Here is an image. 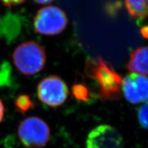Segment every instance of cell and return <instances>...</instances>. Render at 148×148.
Listing matches in <instances>:
<instances>
[{
	"label": "cell",
	"instance_id": "1",
	"mask_svg": "<svg viewBox=\"0 0 148 148\" xmlns=\"http://www.w3.org/2000/svg\"><path fill=\"white\" fill-rule=\"evenodd\" d=\"M85 73L99 85L103 99L114 100L120 97L123 78L104 59L100 56L88 59L86 62Z\"/></svg>",
	"mask_w": 148,
	"mask_h": 148
},
{
	"label": "cell",
	"instance_id": "2",
	"mask_svg": "<svg viewBox=\"0 0 148 148\" xmlns=\"http://www.w3.org/2000/svg\"><path fill=\"white\" fill-rule=\"evenodd\" d=\"M14 64L24 75H32L40 72L46 63V53L42 46L34 41L23 42L13 53Z\"/></svg>",
	"mask_w": 148,
	"mask_h": 148
},
{
	"label": "cell",
	"instance_id": "3",
	"mask_svg": "<svg viewBox=\"0 0 148 148\" xmlns=\"http://www.w3.org/2000/svg\"><path fill=\"white\" fill-rule=\"evenodd\" d=\"M18 136L25 148H41L50 139V128L47 123L37 116L24 119L18 127Z\"/></svg>",
	"mask_w": 148,
	"mask_h": 148
},
{
	"label": "cell",
	"instance_id": "4",
	"mask_svg": "<svg viewBox=\"0 0 148 148\" xmlns=\"http://www.w3.org/2000/svg\"><path fill=\"white\" fill-rule=\"evenodd\" d=\"M67 17L57 6L49 5L40 9L34 18V31L44 35H56L65 29Z\"/></svg>",
	"mask_w": 148,
	"mask_h": 148
},
{
	"label": "cell",
	"instance_id": "5",
	"mask_svg": "<svg viewBox=\"0 0 148 148\" xmlns=\"http://www.w3.org/2000/svg\"><path fill=\"white\" fill-rule=\"evenodd\" d=\"M37 95L42 103L55 108L65 102L69 95V89L60 77L49 75L42 79L38 84Z\"/></svg>",
	"mask_w": 148,
	"mask_h": 148
},
{
	"label": "cell",
	"instance_id": "6",
	"mask_svg": "<svg viewBox=\"0 0 148 148\" xmlns=\"http://www.w3.org/2000/svg\"><path fill=\"white\" fill-rule=\"evenodd\" d=\"M124 142L119 131L110 125H98L88 134L86 148H123Z\"/></svg>",
	"mask_w": 148,
	"mask_h": 148
},
{
	"label": "cell",
	"instance_id": "7",
	"mask_svg": "<svg viewBox=\"0 0 148 148\" xmlns=\"http://www.w3.org/2000/svg\"><path fill=\"white\" fill-rule=\"evenodd\" d=\"M147 47H138L131 53L126 68L132 73L147 75L148 60Z\"/></svg>",
	"mask_w": 148,
	"mask_h": 148
},
{
	"label": "cell",
	"instance_id": "8",
	"mask_svg": "<svg viewBox=\"0 0 148 148\" xmlns=\"http://www.w3.org/2000/svg\"><path fill=\"white\" fill-rule=\"evenodd\" d=\"M122 91L127 100L133 104H137L142 102L135 84L133 73L127 75L124 79H123Z\"/></svg>",
	"mask_w": 148,
	"mask_h": 148
},
{
	"label": "cell",
	"instance_id": "9",
	"mask_svg": "<svg viewBox=\"0 0 148 148\" xmlns=\"http://www.w3.org/2000/svg\"><path fill=\"white\" fill-rule=\"evenodd\" d=\"M128 13L134 18H143L147 16V0H124Z\"/></svg>",
	"mask_w": 148,
	"mask_h": 148
},
{
	"label": "cell",
	"instance_id": "10",
	"mask_svg": "<svg viewBox=\"0 0 148 148\" xmlns=\"http://www.w3.org/2000/svg\"><path fill=\"white\" fill-rule=\"evenodd\" d=\"M134 79L142 102H147L148 94L147 78L145 75L134 74Z\"/></svg>",
	"mask_w": 148,
	"mask_h": 148
},
{
	"label": "cell",
	"instance_id": "11",
	"mask_svg": "<svg viewBox=\"0 0 148 148\" xmlns=\"http://www.w3.org/2000/svg\"><path fill=\"white\" fill-rule=\"evenodd\" d=\"M14 104H15L16 110L21 113H25L34 106V101L27 95H21L18 96Z\"/></svg>",
	"mask_w": 148,
	"mask_h": 148
},
{
	"label": "cell",
	"instance_id": "12",
	"mask_svg": "<svg viewBox=\"0 0 148 148\" xmlns=\"http://www.w3.org/2000/svg\"><path fill=\"white\" fill-rule=\"evenodd\" d=\"M72 93L77 99L83 101L90 100V92L88 88L81 83H76L72 87Z\"/></svg>",
	"mask_w": 148,
	"mask_h": 148
},
{
	"label": "cell",
	"instance_id": "13",
	"mask_svg": "<svg viewBox=\"0 0 148 148\" xmlns=\"http://www.w3.org/2000/svg\"><path fill=\"white\" fill-rule=\"evenodd\" d=\"M147 103L145 102L138 108V118L140 125L146 129L147 127Z\"/></svg>",
	"mask_w": 148,
	"mask_h": 148
},
{
	"label": "cell",
	"instance_id": "14",
	"mask_svg": "<svg viewBox=\"0 0 148 148\" xmlns=\"http://www.w3.org/2000/svg\"><path fill=\"white\" fill-rule=\"evenodd\" d=\"M5 6L13 7L23 3L25 0H0Z\"/></svg>",
	"mask_w": 148,
	"mask_h": 148
},
{
	"label": "cell",
	"instance_id": "15",
	"mask_svg": "<svg viewBox=\"0 0 148 148\" xmlns=\"http://www.w3.org/2000/svg\"><path fill=\"white\" fill-rule=\"evenodd\" d=\"M4 106H3V103L2 101L0 99V123L3 120V116H4Z\"/></svg>",
	"mask_w": 148,
	"mask_h": 148
},
{
	"label": "cell",
	"instance_id": "16",
	"mask_svg": "<svg viewBox=\"0 0 148 148\" xmlns=\"http://www.w3.org/2000/svg\"><path fill=\"white\" fill-rule=\"evenodd\" d=\"M34 1L40 4H48V3L52 2L54 0H34Z\"/></svg>",
	"mask_w": 148,
	"mask_h": 148
},
{
	"label": "cell",
	"instance_id": "17",
	"mask_svg": "<svg viewBox=\"0 0 148 148\" xmlns=\"http://www.w3.org/2000/svg\"><path fill=\"white\" fill-rule=\"evenodd\" d=\"M140 32H141L143 36L145 37V38H147V26H144L142 27L141 29H140Z\"/></svg>",
	"mask_w": 148,
	"mask_h": 148
}]
</instances>
